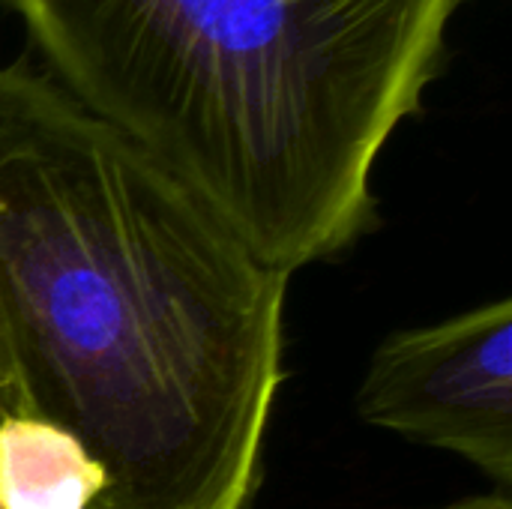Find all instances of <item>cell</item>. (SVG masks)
<instances>
[{"label":"cell","instance_id":"obj_1","mask_svg":"<svg viewBox=\"0 0 512 509\" xmlns=\"http://www.w3.org/2000/svg\"><path fill=\"white\" fill-rule=\"evenodd\" d=\"M288 273L27 63L0 66V333L27 414L102 471L90 509H246Z\"/></svg>","mask_w":512,"mask_h":509},{"label":"cell","instance_id":"obj_2","mask_svg":"<svg viewBox=\"0 0 512 509\" xmlns=\"http://www.w3.org/2000/svg\"><path fill=\"white\" fill-rule=\"evenodd\" d=\"M3 3L48 78L291 276L369 231L462 0Z\"/></svg>","mask_w":512,"mask_h":509},{"label":"cell","instance_id":"obj_3","mask_svg":"<svg viewBox=\"0 0 512 509\" xmlns=\"http://www.w3.org/2000/svg\"><path fill=\"white\" fill-rule=\"evenodd\" d=\"M360 417L447 450L512 486V300L387 336L357 393Z\"/></svg>","mask_w":512,"mask_h":509},{"label":"cell","instance_id":"obj_4","mask_svg":"<svg viewBox=\"0 0 512 509\" xmlns=\"http://www.w3.org/2000/svg\"><path fill=\"white\" fill-rule=\"evenodd\" d=\"M102 471L60 426L12 411L0 420V509H90Z\"/></svg>","mask_w":512,"mask_h":509},{"label":"cell","instance_id":"obj_5","mask_svg":"<svg viewBox=\"0 0 512 509\" xmlns=\"http://www.w3.org/2000/svg\"><path fill=\"white\" fill-rule=\"evenodd\" d=\"M12 411H24V399H21V387L15 381V372H12V360H9V351H6V342H3V333H0V420Z\"/></svg>","mask_w":512,"mask_h":509},{"label":"cell","instance_id":"obj_6","mask_svg":"<svg viewBox=\"0 0 512 509\" xmlns=\"http://www.w3.org/2000/svg\"><path fill=\"white\" fill-rule=\"evenodd\" d=\"M435 509H512L510 492L504 489H495V492H486V495H471V498H462V501H453L447 507Z\"/></svg>","mask_w":512,"mask_h":509}]
</instances>
